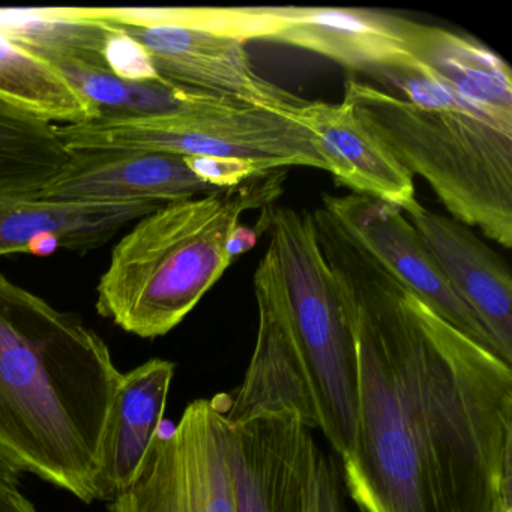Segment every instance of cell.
<instances>
[{"label": "cell", "instance_id": "7a4b0ae2", "mask_svg": "<svg viewBox=\"0 0 512 512\" xmlns=\"http://www.w3.org/2000/svg\"><path fill=\"white\" fill-rule=\"evenodd\" d=\"M260 223L271 241L254 274L256 344L227 419L293 410L322 431L341 461L352 446L358 403V355L346 307L313 214L269 205Z\"/></svg>", "mask_w": 512, "mask_h": 512}, {"label": "cell", "instance_id": "52a82bcc", "mask_svg": "<svg viewBox=\"0 0 512 512\" xmlns=\"http://www.w3.org/2000/svg\"><path fill=\"white\" fill-rule=\"evenodd\" d=\"M139 44L164 82L236 103L296 115L304 98L256 73L245 43L202 28L191 8H88Z\"/></svg>", "mask_w": 512, "mask_h": 512}, {"label": "cell", "instance_id": "44dd1931", "mask_svg": "<svg viewBox=\"0 0 512 512\" xmlns=\"http://www.w3.org/2000/svg\"><path fill=\"white\" fill-rule=\"evenodd\" d=\"M70 85L97 110V118H145L193 112L220 97L188 91L164 80H128L112 71L67 68L61 71Z\"/></svg>", "mask_w": 512, "mask_h": 512}, {"label": "cell", "instance_id": "8992f818", "mask_svg": "<svg viewBox=\"0 0 512 512\" xmlns=\"http://www.w3.org/2000/svg\"><path fill=\"white\" fill-rule=\"evenodd\" d=\"M68 152L130 151L182 158H238L269 170L329 172L313 134L296 119L220 98L193 112L145 118H95L56 125Z\"/></svg>", "mask_w": 512, "mask_h": 512}, {"label": "cell", "instance_id": "6da1fadb", "mask_svg": "<svg viewBox=\"0 0 512 512\" xmlns=\"http://www.w3.org/2000/svg\"><path fill=\"white\" fill-rule=\"evenodd\" d=\"M313 215L358 355L344 491L362 512H512L511 365Z\"/></svg>", "mask_w": 512, "mask_h": 512}, {"label": "cell", "instance_id": "d6986e66", "mask_svg": "<svg viewBox=\"0 0 512 512\" xmlns=\"http://www.w3.org/2000/svg\"><path fill=\"white\" fill-rule=\"evenodd\" d=\"M70 157L56 124L0 100V200L37 196Z\"/></svg>", "mask_w": 512, "mask_h": 512}, {"label": "cell", "instance_id": "d4e9b609", "mask_svg": "<svg viewBox=\"0 0 512 512\" xmlns=\"http://www.w3.org/2000/svg\"><path fill=\"white\" fill-rule=\"evenodd\" d=\"M257 236H259V233L256 230L244 226L241 221L233 227L226 242V251L232 262L241 254L253 250L254 245L257 244Z\"/></svg>", "mask_w": 512, "mask_h": 512}, {"label": "cell", "instance_id": "ba28073f", "mask_svg": "<svg viewBox=\"0 0 512 512\" xmlns=\"http://www.w3.org/2000/svg\"><path fill=\"white\" fill-rule=\"evenodd\" d=\"M230 395L185 407L170 433L158 434L136 481L109 512H236L227 442Z\"/></svg>", "mask_w": 512, "mask_h": 512}, {"label": "cell", "instance_id": "9c48e42d", "mask_svg": "<svg viewBox=\"0 0 512 512\" xmlns=\"http://www.w3.org/2000/svg\"><path fill=\"white\" fill-rule=\"evenodd\" d=\"M323 208L350 241L379 263L440 319L481 346L499 349L478 317L458 298L442 269L403 212L373 197L323 194Z\"/></svg>", "mask_w": 512, "mask_h": 512}, {"label": "cell", "instance_id": "9a60e30c", "mask_svg": "<svg viewBox=\"0 0 512 512\" xmlns=\"http://www.w3.org/2000/svg\"><path fill=\"white\" fill-rule=\"evenodd\" d=\"M161 206L157 202H56L37 197L0 200V256H44L59 248L88 254Z\"/></svg>", "mask_w": 512, "mask_h": 512}, {"label": "cell", "instance_id": "e0dca14e", "mask_svg": "<svg viewBox=\"0 0 512 512\" xmlns=\"http://www.w3.org/2000/svg\"><path fill=\"white\" fill-rule=\"evenodd\" d=\"M400 29L419 65L494 127L512 133V73L502 58L475 38L448 29L404 17Z\"/></svg>", "mask_w": 512, "mask_h": 512}, {"label": "cell", "instance_id": "3957f363", "mask_svg": "<svg viewBox=\"0 0 512 512\" xmlns=\"http://www.w3.org/2000/svg\"><path fill=\"white\" fill-rule=\"evenodd\" d=\"M121 377L82 317L0 274V449L23 472L95 502L101 437Z\"/></svg>", "mask_w": 512, "mask_h": 512}, {"label": "cell", "instance_id": "5b68a950", "mask_svg": "<svg viewBox=\"0 0 512 512\" xmlns=\"http://www.w3.org/2000/svg\"><path fill=\"white\" fill-rule=\"evenodd\" d=\"M284 170L208 196L167 203L115 245L97 286V311L136 337L181 325L232 265L226 242L241 215L274 205Z\"/></svg>", "mask_w": 512, "mask_h": 512}, {"label": "cell", "instance_id": "277c9868", "mask_svg": "<svg viewBox=\"0 0 512 512\" xmlns=\"http://www.w3.org/2000/svg\"><path fill=\"white\" fill-rule=\"evenodd\" d=\"M347 80L344 103L449 214L512 248V133L499 130L415 61L379 79Z\"/></svg>", "mask_w": 512, "mask_h": 512}, {"label": "cell", "instance_id": "7c38bea8", "mask_svg": "<svg viewBox=\"0 0 512 512\" xmlns=\"http://www.w3.org/2000/svg\"><path fill=\"white\" fill-rule=\"evenodd\" d=\"M268 43L286 44L377 80L413 65L400 16L361 8L274 7Z\"/></svg>", "mask_w": 512, "mask_h": 512}, {"label": "cell", "instance_id": "7402d4cb", "mask_svg": "<svg viewBox=\"0 0 512 512\" xmlns=\"http://www.w3.org/2000/svg\"><path fill=\"white\" fill-rule=\"evenodd\" d=\"M190 169L215 190H230L257 176L275 172L253 161L238 158H185Z\"/></svg>", "mask_w": 512, "mask_h": 512}, {"label": "cell", "instance_id": "484cf974", "mask_svg": "<svg viewBox=\"0 0 512 512\" xmlns=\"http://www.w3.org/2000/svg\"><path fill=\"white\" fill-rule=\"evenodd\" d=\"M22 469H20L19 464L13 460V458L8 457L2 449H0V479H5V481L13 482V484L19 485L20 478H22Z\"/></svg>", "mask_w": 512, "mask_h": 512}, {"label": "cell", "instance_id": "ffe728a7", "mask_svg": "<svg viewBox=\"0 0 512 512\" xmlns=\"http://www.w3.org/2000/svg\"><path fill=\"white\" fill-rule=\"evenodd\" d=\"M0 100L56 125L97 118L95 107L49 62L0 31Z\"/></svg>", "mask_w": 512, "mask_h": 512}, {"label": "cell", "instance_id": "5bb4252c", "mask_svg": "<svg viewBox=\"0 0 512 512\" xmlns=\"http://www.w3.org/2000/svg\"><path fill=\"white\" fill-rule=\"evenodd\" d=\"M293 119L313 134L317 151L338 185L407 215L421 208L409 170L362 124L349 104L307 100Z\"/></svg>", "mask_w": 512, "mask_h": 512}, {"label": "cell", "instance_id": "4fadbf2b", "mask_svg": "<svg viewBox=\"0 0 512 512\" xmlns=\"http://www.w3.org/2000/svg\"><path fill=\"white\" fill-rule=\"evenodd\" d=\"M407 220L445 274L458 298L478 317L502 355L512 362V278L502 259L461 221L425 209Z\"/></svg>", "mask_w": 512, "mask_h": 512}, {"label": "cell", "instance_id": "603a6c76", "mask_svg": "<svg viewBox=\"0 0 512 512\" xmlns=\"http://www.w3.org/2000/svg\"><path fill=\"white\" fill-rule=\"evenodd\" d=\"M305 512H349L340 467L322 451L317 455Z\"/></svg>", "mask_w": 512, "mask_h": 512}, {"label": "cell", "instance_id": "cb8c5ba5", "mask_svg": "<svg viewBox=\"0 0 512 512\" xmlns=\"http://www.w3.org/2000/svg\"><path fill=\"white\" fill-rule=\"evenodd\" d=\"M0 512H38L19 485L0 479Z\"/></svg>", "mask_w": 512, "mask_h": 512}, {"label": "cell", "instance_id": "8fae6325", "mask_svg": "<svg viewBox=\"0 0 512 512\" xmlns=\"http://www.w3.org/2000/svg\"><path fill=\"white\" fill-rule=\"evenodd\" d=\"M65 169L37 199L56 202H181L217 193L185 158L130 151L70 152Z\"/></svg>", "mask_w": 512, "mask_h": 512}, {"label": "cell", "instance_id": "ac0fdd59", "mask_svg": "<svg viewBox=\"0 0 512 512\" xmlns=\"http://www.w3.org/2000/svg\"><path fill=\"white\" fill-rule=\"evenodd\" d=\"M0 31L61 73L67 68L112 71L121 31L88 8H0Z\"/></svg>", "mask_w": 512, "mask_h": 512}, {"label": "cell", "instance_id": "30bf717a", "mask_svg": "<svg viewBox=\"0 0 512 512\" xmlns=\"http://www.w3.org/2000/svg\"><path fill=\"white\" fill-rule=\"evenodd\" d=\"M236 512H305L320 449L293 410H256L227 419Z\"/></svg>", "mask_w": 512, "mask_h": 512}, {"label": "cell", "instance_id": "2e32d148", "mask_svg": "<svg viewBox=\"0 0 512 512\" xmlns=\"http://www.w3.org/2000/svg\"><path fill=\"white\" fill-rule=\"evenodd\" d=\"M175 364L154 358L122 374L107 412L95 476L97 500L127 490L142 470L160 434Z\"/></svg>", "mask_w": 512, "mask_h": 512}]
</instances>
